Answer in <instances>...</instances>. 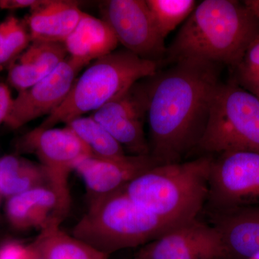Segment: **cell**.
Segmentation results:
<instances>
[{
  "mask_svg": "<svg viewBox=\"0 0 259 259\" xmlns=\"http://www.w3.org/2000/svg\"><path fill=\"white\" fill-rule=\"evenodd\" d=\"M49 185L47 174L40 164L8 155L0 158V194L7 198L35 188Z\"/></svg>",
  "mask_w": 259,
  "mask_h": 259,
  "instance_id": "obj_20",
  "label": "cell"
},
{
  "mask_svg": "<svg viewBox=\"0 0 259 259\" xmlns=\"http://www.w3.org/2000/svg\"><path fill=\"white\" fill-rule=\"evenodd\" d=\"M64 44L68 56L87 66L115 51L119 42L105 20L84 13Z\"/></svg>",
  "mask_w": 259,
  "mask_h": 259,
  "instance_id": "obj_18",
  "label": "cell"
},
{
  "mask_svg": "<svg viewBox=\"0 0 259 259\" xmlns=\"http://www.w3.org/2000/svg\"><path fill=\"white\" fill-rule=\"evenodd\" d=\"M158 32L163 39L185 23L197 5L194 0H146Z\"/></svg>",
  "mask_w": 259,
  "mask_h": 259,
  "instance_id": "obj_22",
  "label": "cell"
},
{
  "mask_svg": "<svg viewBox=\"0 0 259 259\" xmlns=\"http://www.w3.org/2000/svg\"><path fill=\"white\" fill-rule=\"evenodd\" d=\"M155 166L156 164L150 156L127 154L122 158L107 159L91 155L76 162L74 171L83 180L90 202L123 188Z\"/></svg>",
  "mask_w": 259,
  "mask_h": 259,
  "instance_id": "obj_13",
  "label": "cell"
},
{
  "mask_svg": "<svg viewBox=\"0 0 259 259\" xmlns=\"http://www.w3.org/2000/svg\"><path fill=\"white\" fill-rule=\"evenodd\" d=\"M205 214L221 237L227 259H259V206Z\"/></svg>",
  "mask_w": 259,
  "mask_h": 259,
  "instance_id": "obj_15",
  "label": "cell"
},
{
  "mask_svg": "<svg viewBox=\"0 0 259 259\" xmlns=\"http://www.w3.org/2000/svg\"><path fill=\"white\" fill-rule=\"evenodd\" d=\"M158 67L156 63L125 49L97 59L75 79L60 106L37 127L51 128L88 112L93 113L125 93L135 83L156 74Z\"/></svg>",
  "mask_w": 259,
  "mask_h": 259,
  "instance_id": "obj_5",
  "label": "cell"
},
{
  "mask_svg": "<svg viewBox=\"0 0 259 259\" xmlns=\"http://www.w3.org/2000/svg\"><path fill=\"white\" fill-rule=\"evenodd\" d=\"M84 66L68 56L47 77L20 92L13 99L5 125L17 130L38 117L50 115L64 101Z\"/></svg>",
  "mask_w": 259,
  "mask_h": 259,
  "instance_id": "obj_11",
  "label": "cell"
},
{
  "mask_svg": "<svg viewBox=\"0 0 259 259\" xmlns=\"http://www.w3.org/2000/svg\"><path fill=\"white\" fill-rule=\"evenodd\" d=\"M18 149L33 153L47 174L49 185L71 201L70 173L76 162L91 153L81 140L69 128L32 130L18 141Z\"/></svg>",
  "mask_w": 259,
  "mask_h": 259,
  "instance_id": "obj_9",
  "label": "cell"
},
{
  "mask_svg": "<svg viewBox=\"0 0 259 259\" xmlns=\"http://www.w3.org/2000/svg\"><path fill=\"white\" fill-rule=\"evenodd\" d=\"M35 259H42L41 258H40V257L38 256V255H37V256L36 257V258H35Z\"/></svg>",
  "mask_w": 259,
  "mask_h": 259,
  "instance_id": "obj_30",
  "label": "cell"
},
{
  "mask_svg": "<svg viewBox=\"0 0 259 259\" xmlns=\"http://www.w3.org/2000/svg\"><path fill=\"white\" fill-rule=\"evenodd\" d=\"M13 99L8 86L0 83V125L5 123L9 113Z\"/></svg>",
  "mask_w": 259,
  "mask_h": 259,
  "instance_id": "obj_27",
  "label": "cell"
},
{
  "mask_svg": "<svg viewBox=\"0 0 259 259\" xmlns=\"http://www.w3.org/2000/svg\"><path fill=\"white\" fill-rule=\"evenodd\" d=\"M245 90L253 94V95H254L255 97H258L259 99V79Z\"/></svg>",
  "mask_w": 259,
  "mask_h": 259,
  "instance_id": "obj_29",
  "label": "cell"
},
{
  "mask_svg": "<svg viewBox=\"0 0 259 259\" xmlns=\"http://www.w3.org/2000/svg\"><path fill=\"white\" fill-rule=\"evenodd\" d=\"M44 0H0V9L15 10L30 8L32 10L44 3Z\"/></svg>",
  "mask_w": 259,
  "mask_h": 259,
  "instance_id": "obj_26",
  "label": "cell"
},
{
  "mask_svg": "<svg viewBox=\"0 0 259 259\" xmlns=\"http://www.w3.org/2000/svg\"><path fill=\"white\" fill-rule=\"evenodd\" d=\"M37 256L30 243L7 239L0 243V259H35Z\"/></svg>",
  "mask_w": 259,
  "mask_h": 259,
  "instance_id": "obj_25",
  "label": "cell"
},
{
  "mask_svg": "<svg viewBox=\"0 0 259 259\" xmlns=\"http://www.w3.org/2000/svg\"><path fill=\"white\" fill-rule=\"evenodd\" d=\"M70 203L50 185L39 186L8 198L5 213L15 229L41 230L54 221L61 222Z\"/></svg>",
  "mask_w": 259,
  "mask_h": 259,
  "instance_id": "obj_14",
  "label": "cell"
},
{
  "mask_svg": "<svg viewBox=\"0 0 259 259\" xmlns=\"http://www.w3.org/2000/svg\"><path fill=\"white\" fill-rule=\"evenodd\" d=\"M83 13L74 2L44 0L31 10L27 20L30 40L64 44Z\"/></svg>",
  "mask_w": 259,
  "mask_h": 259,
  "instance_id": "obj_16",
  "label": "cell"
},
{
  "mask_svg": "<svg viewBox=\"0 0 259 259\" xmlns=\"http://www.w3.org/2000/svg\"><path fill=\"white\" fill-rule=\"evenodd\" d=\"M244 3L252 10L259 20V0H245Z\"/></svg>",
  "mask_w": 259,
  "mask_h": 259,
  "instance_id": "obj_28",
  "label": "cell"
},
{
  "mask_svg": "<svg viewBox=\"0 0 259 259\" xmlns=\"http://www.w3.org/2000/svg\"><path fill=\"white\" fill-rule=\"evenodd\" d=\"M213 156L202 155L180 163L158 165L129 182L130 198L151 214L175 226L203 212L209 190Z\"/></svg>",
  "mask_w": 259,
  "mask_h": 259,
  "instance_id": "obj_3",
  "label": "cell"
},
{
  "mask_svg": "<svg viewBox=\"0 0 259 259\" xmlns=\"http://www.w3.org/2000/svg\"><path fill=\"white\" fill-rule=\"evenodd\" d=\"M237 84L245 89L259 77V35L245 50L238 66L235 68Z\"/></svg>",
  "mask_w": 259,
  "mask_h": 259,
  "instance_id": "obj_24",
  "label": "cell"
},
{
  "mask_svg": "<svg viewBox=\"0 0 259 259\" xmlns=\"http://www.w3.org/2000/svg\"><path fill=\"white\" fill-rule=\"evenodd\" d=\"M176 227L135 203L123 187L90 201L71 235L110 255L144 246Z\"/></svg>",
  "mask_w": 259,
  "mask_h": 259,
  "instance_id": "obj_4",
  "label": "cell"
},
{
  "mask_svg": "<svg viewBox=\"0 0 259 259\" xmlns=\"http://www.w3.org/2000/svg\"><path fill=\"white\" fill-rule=\"evenodd\" d=\"M54 221L40 230L31 244L42 259H109L110 255L99 251L81 240L68 234Z\"/></svg>",
  "mask_w": 259,
  "mask_h": 259,
  "instance_id": "obj_19",
  "label": "cell"
},
{
  "mask_svg": "<svg viewBox=\"0 0 259 259\" xmlns=\"http://www.w3.org/2000/svg\"><path fill=\"white\" fill-rule=\"evenodd\" d=\"M221 66L182 61L149 78L148 144L156 166L180 163L197 151L221 83Z\"/></svg>",
  "mask_w": 259,
  "mask_h": 259,
  "instance_id": "obj_1",
  "label": "cell"
},
{
  "mask_svg": "<svg viewBox=\"0 0 259 259\" xmlns=\"http://www.w3.org/2000/svg\"><path fill=\"white\" fill-rule=\"evenodd\" d=\"M258 35L259 20L244 2L204 0L166 47L163 62L205 61L235 69Z\"/></svg>",
  "mask_w": 259,
  "mask_h": 259,
  "instance_id": "obj_2",
  "label": "cell"
},
{
  "mask_svg": "<svg viewBox=\"0 0 259 259\" xmlns=\"http://www.w3.org/2000/svg\"><path fill=\"white\" fill-rule=\"evenodd\" d=\"M197 151L217 156L236 151L259 153V99L236 82L221 83Z\"/></svg>",
  "mask_w": 259,
  "mask_h": 259,
  "instance_id": "obj_6",
  "label": "cell"
},
{
  "mask_svg": "<svg viewBox=\"0 0 259 259\" xmlns=\"http://www.w3.org/2000/svg\"><path fill=\"white\" fill-rule=\"evenodd\" d=\"M32 42L8 72V81L18 93L47 77L68 56L63 42Z\"/></svg>",
  "mask_w": 259,
  "mask_h": 259,
  "instance_id": "obj_17",
  "label": "cell"
},
{
  "mask_svg": "<svg viewBox=\"0 0 259 259\" xmlns=\"http://www.w3.org/2000/svg\"><path fill=\"white\" fill-rule=\"evenodd\" d=\"M133 259H227L217 230L200 218L141 247Z\"/></svg>",
  "mask_w": 259,
  "mask_h": 259,
  "instance_id": "obj_12",
  "label": "cell"
},
{
  "mask_svg": "<svg viewBox=\"0 0 259 259\" xmlns=\"http://www.w3.org/2000/svg\"><path fill=\"white\" fill-rule=\"evenodd\" d=\"M100 10L124 49L158 65L163 62L165 39L156 28L146 0H107L101 2Z\"/></svg>",
  "mask_w": 259,
  "mask_h": 259,
  "instance_id": "obj_8",
  "label": "cell"
},
{
  "mask_svg": "<svg viewBox=\"0 0 259 259\" xmlns=\"http://www.w3.org/2000/svg\"><path fill=\"white\" fill-rule=\"evenodd\" d=\"M259 206V153L227 152L213 156L203 212Z\"/></svg>",
  "mask_w": 259,
  "mask_h": 259,
  "instance_id": "obj_7",
  "label": "cell"
},
{
  "mask_svg": "<svg viewBox=\"0 0 259 259\" xmlns=\"http://www.w3.org/2000/svg\"><path fill=\"white\" fill-rule=\"evenodd\" d=\"M3 241H4V240H3V239H2L1 238H0V243H1L2 242H3Z\"/></svg>",
  "mask_w": 259,
  "mask_h": 259,
  "instance_id": "obj_31",
  "label": "cell"
},
{
  "mask_svg": "<svg viewBox=\"0 0 259 259\" xmlns=\"http://www.w3.org/2000/svg\"><path fill=\"white\" fill-rule=\"evenodd\" d=\"M148 105V82L140 81L90 116L130 155L150 156L149 144L144 131Z\"/></svg>",
  "mask_w": 259,
  "mask_h": 259,
  "instance_id": "obj_10",
  "label": "cell"
},
{
  "mask_svg": "<svg viewBox=\"0 0 259 259\" xmlns=\"http://www.w3.org/2000/svg\"><path fill=\"white\" fill-rule=\"evenodd\" d=\"M30 40L25 25L15 17L10 16L0 24V70L26 49Z\"/></svg>",
  "mask_w": 259,
  "mask_h": 259,
  "instance_id": "obj_23",
  "label": "cell"
},
{
  "mask_svg": "<svg viewBox=\"0 0 259 259\" xmlns=\"http://www.w3.org/2000/svg\"><path fill=\"white\" fill-rule=\"evenodd\" d=\"M65 125L81 140L92 156L115 159L127 155L110 133L91 116L76 117Z\"/></svg>",
  "mask_w": 259,
  "mask_h": 259,
  "instance_id": "obj_21",
  "label": "cell"
}]
</instances>
